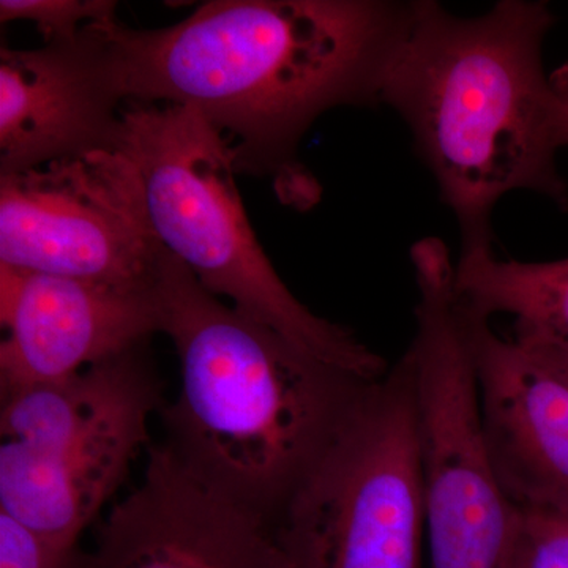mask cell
Instances as JSON below:
<instances>
[{
    "label": "cell",
    "instance_id": "1",
    "mask_svg": "<svg viewBox=\"0 0 568 568\" xmlns=\"http://www.w3.org/2000/svg\"><path fill=\"white\" fill-rule=\"evenodd\" d=\"M410 17L390 0H212L155 31L99 22L125 102L200 112L233 144L239 173L308 209L320 185L298 159L313 123L379 106Z\"/></svg>",
    "mask_w": 568,
    "mask_h": 568
},
{
    "label": "cell",
    "instance_id": "2",
    "mask_svg": "<svg viewBox=\"0 0 568 568\" xmlns=\"http://www.w3.org/2000/svg\"><path fill=\"white\" fill-rule=\"evenodd\" d=\"M552 24L555 14L538 0H500L470 18L433 0L410 2L379 100L413 134L457 219L462 254L493 250V212L508 193L544 194L568 209L544 65Z\"/></svg>",
    "mask_w": 568,
    "mask_h": 568
},
{
    "label": "cell",
    "instance_id": "3",
    "mask_svg": "<svg viewBox=\"0 0 568 568\" xmlns=\"http://www.w3.org/2000/svg\"><path fill=\"white\" fill-rule=\"evenodd\" d=\"M155 293L181 366L179 394L160 413L163 446L274 528L375 381L224 304L166 248Z\"/></svg>",
    "mask_w": 568,
    "mask_h": 568
},
{
    "label": "cell",
    "instance_id": "4",
    "mask_svg": "<svg viewBox=\"0 0 568 568\" xmlns=\"http://www.w3.org/2000/svg\"><path fill=\"white\" fill-rule=\"evenodd\" d=\"M115 151L140 175L156 237L209 293L324 364L366 381L387 375L381 355L316 316L276 274L246 216L233 144L200 112L125 102Z\"/></svg>",
    "mask_w": 568,
    "mask_h": 568
},
{
    "label": "cell",
    "instance_id": "5",
    "mask_svg": "<svg viewBox=\"0 0 568 568\" xmlns=\"http://www.w3.org/2000/svg\"><path fill=\"white\" fill-rule=\"evenodd\" d=\"M144 345L80 375L2 396L0 511L67 549L151 444L164 403Z\"/></svg>",
    "mask_w": 568,
    "mask_h": 568
},
{
    "label": "cell",
    "instance_id": "6",
    "mask_svg": "<svg viewBox=\"0 0 568 568\" xmlns=\"http://www.w3.org/2000/svg\"><path fill=\"white\" fill-rule=\"evenodd\" d=\"M418 304L405 355L416 398L429 568H514L521 508L489 457L473 355L446 244L410 246Z\"/></svg>",
    "mask_w": 568,
    "mask_h": 568
},
{
    "label": "cell",
    "instance_id": "7",
    "mask_svg": "<svg viewBox=\"0 0 568 568\" xmlns=\"http://www.w3.org/2000/svg\"><path fill=\"white\" fill-rule=\"evenodd\" d=\"M290 568H424L413 373L369 384L274 526Z\"/></svg>",
    "mask_w": 568,
    "mask_h": 568
},
{
    "label": "cell",
    "instance_id": "8",
    "mask_svg": "<svg viewBox=\"0 0 568 568\" xmlns=\"http://www.w3.org/2000/svg\"><path fill=\"white\" fill-rule=\"evenodd\" d=\"M163 250L140 175L119 151L0 174V264L152 290Z\"/></svg>",
    "mask_w": 568,
    "mask_h": 568
},
{
    "label": "cell",
    "instance_id": "9",
    "mask_svg": "<svg viewBox=\"0 0 568 568\" xmlns=\"http://www.w3.org/2000/svg\"><path fill=\"white\" fill-rule=\"evenodd\" d=\"M67 568H290L265 519L209 487L163 444Z\"/></svg>",
    "mask_w": 568,
    "mask_h": 568
},
{
    "label": "cell",
    "instance_id": "10",
    "mask_svg": "<svg viewBox=\"0 0 568 568\" xmlns=\"http://www.w3.org/2000/svg\"><path fill=\"white\" fill-rule=\"evenodd\" d=\"M0 396L62 383L162 334L152 290L0 264Z\"/></svg>",
    "mask_w": 568,
    "mask_h": 568
},
{
    "label": "cell",
    "instance_id": "11",
    "mask_svg": "<svg viewBox=\"0 0 568 568\" xmlns=\"http://www.w3.org/2000/svg\"><path fill=\"white\" fill-rule=\"evenodd\" d=\"M123 100L99 22L71 41L0 50V174L115 151Z\"/></svg>",
    "mask_w": 568,
    "mask_h": 568
},
{
    "label": "cell",
    "instance_id": "12",
    "mask_svg": "<svg viewBox=\"0 0 568 568\" xmlns=\"http://www.w3.org/2000/svg\"><path fill=\"white\" fill-rule=\"evenodd\" d=\"M459 306L500 484L519 508L568 510V376Z\"/></svg>",
    "mask_w": 568,
    "mask_h": 568
},
{
    "label": "cell",
    "instance_id": "13",
    "mask_svg": "<svg viewBox=\"0 0 568 568\" xmlns=\"http://www.w3.org/2000/svg\"><path fill=\"white\" fill-rule=\"evenodd\" d=\"M459 304L491 320L514 317V339L568 353V257L548 263L497 260L493 250L459 256Z\"/></svg>",
    "mask_w": 568,
    "mask_h": 568
},
{
    "label": "cell",
    "instance_id": "14",
    "mask_svg": "<svg viewBox=\"0 0 568 568\" xmlns=\"http://www.w3.org/2000/svg\"><path fill=\"white\" fill-rule=\"evenodd\" d=\"M114 0H2L0 21H29L47 43L71 41L92 22L118 20Z\"/></svg>",
    "mask_w": 568,
    "mask_h": 568
},
{
    "label": "cell",
    "instance_id": "15",
    "mask_svg": "<svg viewBox=\"0 0 568 568\" xmlns=\"http://www.w3.org/2000/svg\"><path fill=\"white\" fill-rule=\"evenodd\" d=\"M514 568H568V510L521 508Z\"/></svg>",
    "mask_w": 568,
    "mask_h": 568
},
{
    "label": "cell",
    "instance_id": "16",
    "mask_svg": "<svg viewBox=\"0 0 568 568\" xmlns=\"http://www.w3.org/2000/svg\"><path fill=\"white\" fill-rule=\"evenodd\" d=\"M77 549L63 548L0 511V568H67Z\"/></svg>",
    "mask_w": 568,
    "mask_h": 568
},
{
    "label": "cell",
    "instance_id": "17",
    "mask_svg": "<svg viewBox=\"0 0 568 568\" xmlns=\"http://www.w3.org/2000/svg\"><path fill=\"white\" fill-rule=\"evenodd\" d=\"M549 81L556 97V125L560 148H568V61L549 73Z\"/></svg>",
    "mask_w": 568,
    "mask_h": 568
},
{
    "label": "cell",
    "instance_id": "18",
    "mask_svg": "<svg viewBox=\"0 0 568 568\" xmlns=\"http://www.w3.org/2000/svg\"><path fill=\"white\" fill-rule=\"evenodd\" d=\"M528 347H530V349L537 351L538 354L544 355V357L548 358V361L551 362L552 365L558 366V368L560 369V372L564 373V375L568 376V353H560V351L551 349H540V347L532 346Z\"/></svg>",
    "mask_w": 568,
    "mask_h": 568
}]
</instances>
